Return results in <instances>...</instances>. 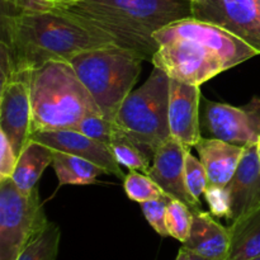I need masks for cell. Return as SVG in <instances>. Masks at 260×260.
I'll return each instance as SVG.
<instances>
[{"label":"cell","instance_id":"cell-1","mask_svg":"<svg viewBox=\"0 0 260 260\" xmlns=\"http://www.w3.org/2000/svg\"><path fill=\"white\" fill-rule=\"evenodd\" d=\"M107 45H116L111 36L66 10L0 14V79Z\"/></svg>","mask_w":260,"mask_h":260},{"label":"cell","instance_id":"cell-2","mask_svg":"<svg viewBox=\"0 0 260 260\" xmlns=\"http://www.w3.org/2000/svg\"><path fill=\"white\" fill-rule=\"evenodd\" d=\"M68 13L107 33L116 45L139 52L151 62L159 48L154 33L192 17L188 0H81Z\"/></svg>","mask_w":260,"mask_h":260},{"label":"cell","instance_id":"cell-3","mask_svg":"<svg viewBox=\"0 0 260 260\" xmlns=\"http://www.w3.org/2000/svg\"><path fill=\"white\" fill-rule=\"evenodd\" d=\"M32 129H74L90 113H102L70 61H48L29 74Z\"/></svg>","mask_w":260,"mask_h":260},{"label":"cell","instance_id":"cell-4","mask_svg":"<svg viewBox=\"0 0 260 260\" xmlns=\"http://www.w3.org/2000/svg\"><path fill=\"white\" fill-rule=\"evenodd\" d=\"M142 61L145 58L136 51L107 45L84 51L70 62L102 114L114 121L122 103L139 80Z\"/></svg>","mask_w":260,"mask_h":260},{"label":"cell","instance_id":"cell-5","mask_svg":"<svg viewBox=\"0 0 260 260\" xmlns=\"http://www.w3.org/2000/svg\"><path fill=\"white\" fill-rule=\"evenodd\" d=\"M170 78L154 66L147 80L124 99L114 123L142 152L154 159L156 150L172 136L169 126Z\"/></svg>","mask_w":260,"mask_h":260},{"label":"cell","instance_id":"cell-6","mask_svg":"<svg viewBox=\"0 0 260 260\" xmlns=\"http://www.w3.org/2000/svg\"><path fill=\"white\" fill-rule=\"evenodd\" d=\"M48 222L38 187L23 193L12 178L0 179V260H17Z\"/></svg>","mask_w":260,"mask_h":260},{"label":"cell","instance_id":"cell-7","mask_svg":"<svg viewBox=\"0 0 260 260\" xmlns=\"http://www.w3.org/2000/svg\"><path fill=\"white\" fill-rule=\"evenodd\" d=\"M155 41L159 48L151 63L169 78L201 86L228 70L217 55L197 41L182 37H155Z\"/></svg>","mask_w":260,"mask_h":260},{"label":"cell","instance_id":"cell-8","mask_svg":"<svg viewBox=\"0 0 260 260\" xmlns=\"http://www.w3.org/2000/svg\"><path fill=\"white\" fill-rule=\"evenodd\" d=\"M201 132L202 137L218 139L240 147L255 145L260 139V98L235 107L203 98Z\"/></svg>","mask_w":260,"mask_h":260},{"label":"cell","instance_id":"cell-9","mask_svg":"<svg viewBox=\"0 0 260 260\" xmlns=\"http://www.w3.org/2000/svg\"><path fill=\"white\" fill-rule=\"evenodd\" d=\"M30 71H15L0 79V131L19 157L32 140Z\"/></svg>","mask_w":260,"mask_h":260},{"label":"cell","instance_id":"cell-10","mask_svg":"<svg viewBox=\"0 0 260 260\" xmlns=\"http://www.w3.org/2000/svg\"><path fill=\"white\" fill-rule=\"evenodd\" d=\"M155 37H182L194 40L217 55L226 69H233L259 55L249 43L229 30L190 17L178 20L154 33Z\"/></svg>","mask_w":260,"mask_h":260},{"label":"cell","instance_id":"cell-11","mask_svg":"<svg viewBox=\"0 0 260 260\" xmlns=\"http://www.w3.org/2000/svg\"><path fill=\"white\" fill-rule=\"evenodd\" d=\"M192 17L212 23L238 36L260 55L258 0H193Z\"/></svg>","mask_w":260,"mask_h":260},{"label":"cell","instance_id":"cell-12","mask_svg":"<svg viewBox=\"0 0 260 260\" xmlns=\"http://www.w3.org/2000/svg\"><path fill=\"white\" fill-rule=\"evenodd\" d=\"M190 147L170 136L159 149L152 159V165L146 173L170 198L182 201L192 212L202 211L201 201L189 193L185 183V157Z\"/></svg>","mask_w":260,"mask_h":260},{"label":"cell","instance_id":"cell-13","mask_svg":"<svg viewBox=\"0 0 260 260\" xmlns=\"http://www.w3.org/2000/svg\"><path fill=\"white\" fill-rule=\"evenodd\" d=\"M226 218L235 222L260 206V161L256 144L245 149L235 174L223 188Z\"/></svg>","mask_w":260,"mask_h":260},{"label":"cell","instance_id":"cell-14","mask_svg":"<svg viewBox=\"0 0 260 260\" xmlns=\"http://www.w3.org/2000/svg\"><path fill=\"white\" fill-rule=\"evenodd\" d=\"M201 86L170 78L169 126L173 137L188 147H194L202 139L200 104Z\"/></svg>","mask_w":260,"mask_h":260},{"label":"cell","instance_id":"cell-15","mask_svg":"<svg viewBox=\"0 0 260 260\" xmlns=\"http://www.w3.org/2000/svg\"><path fill=\"white\" fill-rule=\"evenodd\" d=\"M32 140L47 145L57 151L68 152L89 160L106 170L107 174L114 175L119 179H124L126 177L109 147L75 129L35 132Z\"/></svg>","mask_w":260,"mask_h":260},{"label":"cell","instance_id":"cell-16","mask_svg":"<svg viewBox=\"0 0 260 260\" xmlns=\"http://www.w3.org/2000/svg\"><path fill=\"white\" fill-rule=\"evenodd\" d=\"M194 147L207 172V189H221L228 185L246 149L210 137H202Z\"/></svg>","mask_w":260,"mask_h":260},{"label":"cell","instance_id":"cell-17","mask_svg":"<svg viewBox=\"0 0 260 260\" xmlns=\"http://www.w3.org/2000/svg\"><path fill=\"white\" fill-rule=\"evenodd\" d=\"M183 248L190 254L210 260H226L230 250V233L211 213H193L192 228Z\"/></svg>","mask_w":260,"mask_h":260},{"label":"cell","instance_id":"cell-18","mask_svg":"<svg viewBox=\"0 0 260 260\" xmlns=\"http://www.w3.org/2000/svg\"><path fill=\"white\" fill-rule=\"evenodd\" d=\"M52 161L53 149L30 140L29 144L18 157L17 167L12 175L13 182L23 193H30L37 187L42 173L48 165L52 164Z\"/></svg>","mask_w":260,"mask_h":260},{"label":"cell","instance_id":"cell-19","mask_svg":"<svg viewBox=\"0 0 260 260\" xmlns=\"http://www.w3.org/2000/svg\"><path fill=\"white\" fill-rule=\"evenodd\" d=\"M230 250L226 260H246L260 255V206L229 226Z\"/></svg>","mask_w":260,"mask_h":260},{"label":"cell","instance_id":"cell-20","mask_svg":"<svg viewBox=\"0 0 260 260\" xmlns=\"http://www.w3.org/2000/svg\"><path fill=\"white\" fill-rule=\"evenodd\" d=\"M52 167L58 179V185H85L96 182V178L107 174L94 162L76 155L53 150Z\"/></svg>","mask_w":260,"mask_h":260},{"label":"cell","instance_id":"cell-21","mask_svg":"<svg viewBox=\"0 0 260 260\" xmlns=\"http://www.w3.org/2000/svg\"><path fill=\"white\" fill-rule=\"evenodd\" d=\"M60 241V228L50 221L48 225L23 249L17 260H56Z\"/></svg>","mask_w":260,"mask_h":260},{"label":"cell","instance_id":"cell-22","mask_svg":"<svg viewBox=\"0 0 260 260\" xmlns=\"http://www.w3.org/2000/svg\"><path fill=\"white\" fill-rule=\"evenodd\" d=\"M111 150L121 167L127 168L128 170L142 172L145 174L149 172L150 161L151 160L128 137L124 136L117 126L113 135V140H112Z\"/></svg>","mask_w":260,"mask_h":260},{"label":"cell","instance_id":"cell-23","mask_svg":"<svg viewBox=\"0 0 260 260\" xmlns=\"http://www.w3.org/2000/svg\"><path fill=\"white\" fill-rule=\"evenodd\" d=\"M123 187L129 200L137 203L149 202L165 196L164 190L149 175L137 170H129L124 177Z\"/></svg>","mask_w":260,"mask_h":260},{"label":"cell","instance_id":"cell-24","mask_svg":"<svg viewBox=\"0 0 260 260\" xmlns=\"http://www.w3.org/2000/svg\"><path fill=\"white\" fill-rule=\"evenodd\" d=\"M193 212L179 200L170 198L167 208V229L169 236L180 243H185L192 228Z\"/></svg>","mask_w":260,"mask_h":260},{"label":"cell","instance_id":"cell-25","mask_svg":"<svg viewBox=\"0 0 260 260\" xmlns=\"http://www.w3.org/2000/svg\"><path fill=\"white\" fill-rule=\"evenodd\" d=\"M74 129L111 149L116 124L113 121L107 119L102 113H90L84 117Z\"/></svg>","mask_w":260,"mask_h":260},{"label":"cell","instance_id":"cell-26","mask_svg":"<svg viewBox=\"0 0 260 260\" xmlns=\"http://www.w3.org/2000/svg\"><path fill=\"white\" fill-rule=\"evenodd\" d=\"M185 183L190 194L200 201V197L205 194L208 185V177L205 165L201 160L188 152L185 157Z\"/></svg>","mask_w":260,"mask_h":260},{"label":"cell","instance_id":"cell-27","mask_svg":"<svg viewBox=\"0 0 260 260\" xmlns=\"http://www.w3.org/2000/svg\"><path fill=\"white\" fill-rule=\"evenodd\" d=\"M170 197L165 194L164 197L149 202L140 203L141 211L149 225L162 238H168L169 233L167 229V208Z\"/></svg>","mask_w":260,"mask_h":260},{"label":"cell","instance_id":"cell-28","mask_svg":"<svg viewBox=\"0 0 260 260\" xmlns=\"http://www.w3.org/2000/svg\"><path fill=\"white\" fill-rule=\"evenodd\" d=\"M51 0H2L0 14H27V13L52 12Z\"/></svg>","mask_w":260,"mask_h":260},{"label":"cell","instance_id":"cell-29","mask_svg":"<svg viewBox=\"0 0 260 260\" xmlns=\"http://www.w3.org/2000/svg\"><path fill=\"white\" fill-rule=\"evenodd\" d=\"M17 161L18 156L13 150L12 144L5 134L0 131V179L12 178Z\"/></svg>","mask_w":260,"mask_h":260},{"label":"cell","instance_id":"cell-30","mask_svg":"<svg viewBox=\"0 0 260 260\" xmlns=\"http://www.w3.org/2000/svg\"><path fill=\"white\" fill-rule=\"evenodd\" d=\"M175 260H192V255H190V253L188 250H185L184 248H180L179 253H178L177 258Z\"/></svg>","mask_w":260,"mask_h":260},{"label":"cell","instance_id":"cell-31","mask_svg":"<svg viewBox=\"0 0 260 260\" xmlns=\"http://www.w3.org/2000/svg\"><path fill=\"white\" fill-rule=\"evenodd\" d=\"M192 255V260H210V259H206V258H202V256H198V255H194V254H190Z\"/></svg>","mask_w":260,"mask_h":260},{"label":"cell","instance_id":"cell-32","mask_svg":"<svg viewBox=\"0 0 260 260\" xmlns=\"http://www.w3.org/2000/svg\"><path fill=\"white\" fill-rule=\"evenodd\" d=\"M256 151H258V157H259V161H260V139H259V141L256 142Z\"/></svg>","mask_w":260,"mask_h":260},{"label":"cell","instance_id":"cell-33","mask_svg":"<svg viewBox=\"0 0 260 260\" xmlns=\"http://www.w3.org/2000/svg\"><path fill=\"white\" fill-rule=\"evenodd\" d=\"M79 2H81V0H70L71 5H73V4H76V3H79Z\"/></svg>","mask_w":260,"mask_h":260},{"label":"cell","instance_id":"cell-34","mask_svg":"<svg viewBox=\"0 0 260 260\" xmlns=\"http://www.w3.org/2000/svg\"><path fill=\"white\" fill-rule=\"evenodd\" d=\"M246 260H260V255L255 256V258H250V259H246Z\"/></svg>","mask_w":260,"mask_h":260},{"label":"cell","instance_id":"cell-35","mask_svg":"<svg viewBox=\"0 0 260 260\" xmlns=\"http://www.w3.org/2000/svg\"><path fill=\"white\" fill-rule=\"evenodd\" d=\"M188 2H190V3H192V2H193V0H188Z\"/></svg>","mask_w":260,"mask_h":260},{"label":"cell","instance_id":"cell-36","mask_svg":"<svg viewBox=\"0 0 260 260\" xmlns=\"http://www.w3.org/2000/svg\"><path fill=\"white\" fill-rule=\"evenodd\" d=\"M258 3H259V5H260V0H258Z\"/></svg>","mask_w":260,"mask_h":260}]
</instances>
